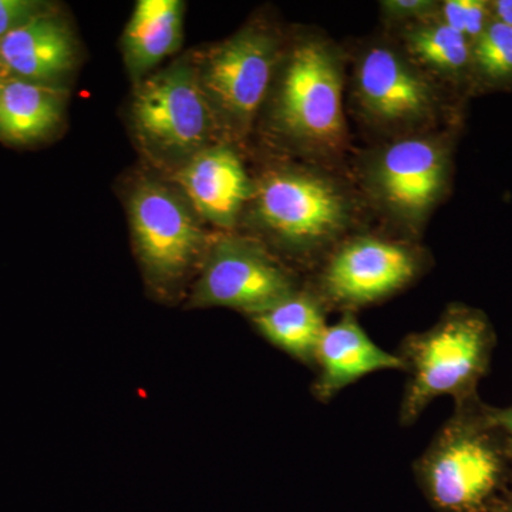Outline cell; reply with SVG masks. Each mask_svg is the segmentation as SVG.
I'll list each match as a JSON object with an SVG mask.
<instances>
[{"label": "cell", "mask_w": 512, "mask_h": 512, "mask_svg": "<svg viewBox=\"0 0 512 512\" xmlns=\"http://www.w3.org/2000/svg\"><path fill=\"white\" fill-rule=\"evenodd\" d=\"M413 470L434 510L493 512L510 483L512 458L487 404L474 397L454 406Z\"/></svg>", "instance_id": "cell-1"}, {"label": "cell", "mask_w": 512, "mask_h": 512, "mask_svg": "<svg viewBox=\"0 0 512 512\" xmlns=\"http://www.w3.org/2000/svg\"><path fill=\"white\" fill-rule=\"evenodd\" d=\"M494 348V330L487 318L461 306L444 313L433 328L407 336L397 353L409 375L400 426H413L439 397H453L454 404L478 397L477 386L490 369Z\"/></svg>", "instance_id": "cell-2"}, {"label": "cell", "mask_w": 512, "mask_h": 512, "mask_svg": "<svg viewBox=\"0 0 512 512\" xmlns=\"http://www.w3.org/2000/svg\"><path fill=\"white\" fill-rule=\"evenodd\" d=\"M212 106L188 64L151 76L137 90L134 121L148 143L171 153L197 150L211 133Z\"/></svg>", "instance_id": "cell-3"}, {"label": "cell", "mask_w": 512, "mask_h": 512, "mask_svg": "<svg viewBox=\"0 0 512 512\" xmlns=\"http://www.w3.org/2000/svg\"><path fill=\"white\" fill-rule=\"evenodd\" d=\"M295 292L291 274L264 249L242 239H222L212 248L191 303L200 308L224 306L252 316Z\"/></svg>", "instance_id": "cell-4"}, {"label": "cell", "mask_w": 512, "mask_h": 512, "mask_svg": "<svg viewBox=\"0 0 512 512\" xmlns=\"http://www.w3.org/2000/svg\"><path fill=\"white\" fill-rule=\"evenodd\" d=\"M278 109L279 119L295 136L326 147L343 140L342 79L325 46L305 43L292 53Z\"/></svg>", "instance_id": "cell-5"}, {"label": "cell", "mask_w": 512, "mask_h": 512, "mask_svg": "<svg viewBox=\"0 0 512 512\" xmlns=\"http://www.w3.org/2000/svg\"><path fill=\"white\" fill-rule=\"evenodd\" d=\"M420 262L412 249L376 238L350 241L323 269L322 291L339 308L382 301L416 278Z\"/></svg>", "instance_id": "cell-6"}, {"label": "cell", "mask_w": 512, "mask_h": 512, "mask_svg": "<svg viewBox=\"0 0 512 512\" xmlns=\"http://www.w3.org/2000/svg\"><path fill=\"white\" fill-rule=\"evenodd\" d=\"M130 222L141 262L160 281L183 276L200 254V227L183 202L161 185L144 184L134 192Z\"/></svg>", "instance_id": "cell-7"}, {"label": "cell", "mask_w": 512, "mask_h": 512, "mask_svg": "<svg viewBox=\"0 0 512 512\" xmlns=\"http://www.w3.org/2000/svg\"><path fill=\"white\" fill-rule=\"evenodd\" d=\"M262 222L292 244H316L335 235L345 220L338 191L322 178L302 173L274 174L256 198Z\"/></svg>", "instance_id": "cell-8"}, {"label": "cell", "mask_w": 512, "mask_h": 512, "mask_svg": "<svg viewBox=\"0 0 512 512\" xmlns=\"http://www.w3.org/2000/svg\"><path fill=\"white\" fill-rule=\"evenodd\" d=\"M275 52L274 39L261 30H245L217 47L200 76L211 106L249 123L268 90Z\"/></svg>", "instance_id": "cell-9"}, {"label": "cell", "mask_w": 512, "mask_h": 512, "mask_svg": "<svg viewBox=\"0 0 512 512\" xmlns=\"http://www.w3.org/2000/svg\"><path fill=\"white\" fill-rule=\"evenodd\" d=\"M316 379L312 393L318 402L329 403L357 380L382 370H406L399 355L376 345L352 312L328 325L316 350Z\"/></svg>", "instance_id": "cell-10"}, {"label": "cell", "mask_w": 512, "mask_h": 512, "mask_svg": "<svg viewBox=\"0 0 512 512\" xmlns=\"http://www.w3.org/2000/svg\"><path fill=\"white\" fill-rule=\"evenodd\" d=\"M178 183L195 210L218 227L235 224L252 195V185L234 151L225 147L202 150L177 174Z\"/></svg>", "instance_id": "cell-11"}, {"label": "cell", "mask_w": 512, "mask_h": 512, "mask_svg": "<svg viewBox=\"0 0 512 512\" xmlns=\"http://www.w3.org/2000/svg\"><path fill=\"white\" fill-rule=\"evenodd\" d=\"M377 175L393 207L409 215L421 214L436 201L443 185V157L430 141H400L383 154Z\"/></svg>", "instance_id": "cell-12"}, {"label": "cell", "mask_w": 512, "mask_h": 512, "mask_svg": "<svg viewBox=\"0 0 512 512\" xmlns=\"http://www.w3.org/2000/svg\"><path fill=\"white\" fill-rule=\"evenodd\" d=\"M359 90L367 109L384 120H412L430 109L427 83L382 47L370 50L360 63Z\"/></svg>", "instance_id": "cell-13"}, {"label": "cell", "mask_w": 512, "mask_h": 512, "mask_svg": "<svg viewBox=\"0 0 512 512\" xmlns=\"http://www.w3.org/2000/svg\"><path fill=\"white\" fill-rule=\"evenodd\" d=\"M0 57L15 77L47 84L72 69L73 37L62 20L43 13L0 39Z\"/></svg>", "instance_id": "cell-14"}, {"label": "cell", "mask_w": 512, "mask_h": 512, "mask_svg": "<svg viewBox=\"0 0 512 512\" xmlns=\"http://www.w3.org/2000/svg\"><path fill=\"white\" fill-rule=\"evenodd\" d=\"M256 330L272 346L306 366H315L316 350L328 328L325 309L311 293L295 292L251 316Z\"/></svg>", "instance_id": "cell-15"}, {"label": "cell", "mask_w": 512, "mask_h": 512, "mask_svg": "<svg viewBox=\"0 0 512 512\" xmlns=\"http://www.w3.org/2000/svg\"><path fill=\"white\" fill-rule=\"evenodd\" d=\"M184 3L140 0L124 30V55L134 76L153 69L174 53L183 39Z\"/></svg>", "instance_id": "cell-16"}, {"label": "cell", "mask_w": 512, "mask_h": 512, "mask_svg": "<svg viewBox=\"0 0 512 512\" xmlns=\"http://www.w3.org/2000/svg\"><path fill=\"white\" fill-rule=\"evenodd\" d=\"M63 96L49 84L9 76L0 84V137L30 143L46 136L62 117Z\"/></svg>", "instance_id": "cell-17"}, {"label": "cell", "mask_w": 512, "mask_h": 512, "mask_svg": "<svg viewBox=\"0 0 512 512\" xmlns=\"http://www.w3.org/2000/svg\"><path fill=\"white\" fill-rule=\"evenodd\" d=\"M409 43L414 55L437 69H461L470 56L467 37L444 23L417 29L410 35Z\"/></svg>", "instance_id": "cell-18"}, {"label": "cell", "mask_w": 512, "mask_h": 512, "mask_svg": "<svg viewBox=\"0 0 512 512\" xmlns=\"http://www.w3.org/2000/svg\"><path fill=\"white\" fill-rule=\"evenodd\" d=\"M478 66L495 79L512 74V28L505 23L494 22L478 37L474 49Z\"/></svg>", "instance_id": "cell-19"}, {"label": "cell", "mask_w": 512, "mask_h": 512, "mask_svg": "<svg viewBox=\"0 0 512 512\" xmlns=\"http://www.w3.org/2000/svg\"><path fill=\"white\" fill-rule=\"evenodd\" d=\"M444 25L466 37H480L485 30L487 3L480 0H448L443 8Z\"/></svg>", "instance_id": "cell-20"}, {"label": "cell", "mask_w": 512, "mask_h": 512, "mask_svg": "<svg viewBox=\"0 0 512 512\" xmlns=\"http://www.w3.org/2000/svg\"><path fill=\"white\" fill-rule=\"evenodd\" d=\"M43 3L33 0H0V39L43 15Z\"/></svg>", "instance_id": "cell-21"}, {"label": "cell", "mask_w": 512, "mask_h": 512, "mask_svg": "<svg viewBox=\"0 0 512 512\" xmlns=\"http://www.w3.org/2000/svg\"><path fill=\"white\" fill-rule=\"evenodd\" d=\"M488 416L503 436L505 447L512 458V406L505 409L488 406Z\"/></svg>", "instance_id": "cell-22"}, {"label": "cell", "mask_w": 512, "mask_h": 512, "mask_svg": "<svg viewBox=\"0 0 512 512\" xmlns=\"http://www.w3.org/2000/svg\"><path fill=\"white\" fill-rule=\"evenodd\" d=\"M430 2H421V0H396V2L387 3V8L394 10L397 13H419L423 12L424 9L430 8Z\"/></svg>", "instance_id": "cell-23"}, {"label": "cell", "mask_w": 512, "mask_h": 512, "mask_svg": "<svg viewBox=\"0 0 512 512\" xmlns=\"http://www.w3.org/2000/svg\"><path fill=\"white\" fill-rule=\"evenodd\" d=\"M495 13L500 22L512 28V0H498L494 3Z\"/></svg>", "instance_id": "cell-24"}, {"label": "cell", "mask_w": 512, "mask_h": 512, "mask_svg": "<svg viewBox=\"0 0 512 512\" xmlns=\"http://www.w3.org/2000/svg\"><path fill=\"white\" fill-rule=\"evenodd\" d=\"M493 512H512V474L510 483L505 488L503 497L498 501L497 507L494 508Z\"/></svg>", "instance_id": "cell-25"}, {"label": "cell", "mask_w": 512, "mask_h": 512, "mask_svg": "<svg viewBox=\"0 0 512 512\" xmlns=\"http://www.w3.org/2000/svg\"><path fill=\"white\" fill-rule=\"evenodd\" d=\"M10 76L8 69H6L5 64L2 62V57H0V84L5 82L6 79Z\"/></svg>", "instance_id": "cell-26"}]
</instances>
